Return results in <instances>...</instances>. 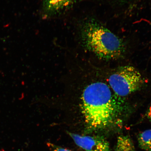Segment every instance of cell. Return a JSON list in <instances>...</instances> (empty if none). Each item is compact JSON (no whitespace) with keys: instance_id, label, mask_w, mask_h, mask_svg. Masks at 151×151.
I'll return each mask as SVG.
<instances>
[{"instance_id":"1","label":"cell","mask_w":151,"mask_h":151,"mask_svg":"<svg viewBox=\"0 0 151 151\" xmlns=\"http://www.w3.org/2000/svg\"><path fill=\"white\" fill-rule=\"evenodd\" d=\"M82 100L86 133L106 129L115 124L118 105L106 84L98 82L89 85L84 90Z\"/></svg>"},{"instance_id":"2","label":"cell","mask_w":151,"mask_h":151,"mask_svg":"<svg viewBox=\"0 0 151 151\" xmlns=\"http://www.w3.org/2000/svg\"><path fill=\"white\" fill-rule=\"evenodd\" d=\"M80 31L84 48L101 59H118L125 54L126 46L124 41L95 19L85 21Z\"/></svg>"},{"instance_id":"3","label":"cell","mask_w":151,"mask_h":151,"mask_svg":"<svg viewBox=\"0 0 151 151\" xmlns=\"http://www.w3.org/2000/svg\"><path fill=\"white\" fill-rule=\"evenodd\" d=\"M109 83L117 95L125 97L139 90L144 83L141 73L132 66H122L112 73Z\"/></svg>"},{"instance_id":"4","label":"cell","mask_w":151,"mask_h":151,"mask_svg":"<svg viewBox=\"0 0 151 151\" xmlns=\"http://www.w3.org/2000/svg\"><path fill=\"white\" fill-rule=\"evenodd\" d=\"M75 144L85 151H111L108 141L99 135H80L68 132Z\"/></svg>"},{"instance_id":"5","label":"cell","mask_w":151,"mask_h":151,"mask_svg":"<svg viewBox=\"0 0 151 151\" xmlns=\"http://www.w3.org/2000/svg\"><path fill=\"white\" fill-rule=\"evenodd\" d=\"M78 0H45L43 9L47 15L51 16L61 12Z\"/></svg>"},{"instance_id":"6","label":"cell","mask_w":151,"mask_h":151,"mask_svg":"<svg viewBox=\"0 0 151 151\" xmlns=\"http://www.w3.org/2000/svg\"><path fill=\"white\" fill-rule=\"evenodd\" d=\"M114 151H136L133 142L128 135H120L118 137Z\"/></svg>"},{"instance_id":"7","label":"cell","mask_w":151,"mask_h":151,"mask_svg":"<svg viewBox=\"0 0 151 151\" xmlns=\"http://www.w3.org/2000/svg\"><path fill=\"white\" fill-rule=\"evenodd\" d=\"M137 141L139 148L146 151H151V129L146 130L139 134Z\"/></svg>"},{"instance_id":"8","label":"cell","mask_w":151,"mask_h":151,"mask_svg":"<svg viewBox=\"0 0 151 151\" xmlns=\"http://www.w3.org/2000/svg\"><path fill=\"white\" fill-rule=\"evenodd\" d=\"M47 145L51 151H73L51 142H47Z\"/></svg>"},{"instance_id":"9","label":"cell","mask_w":151,"mask_h":151,"mask_svg":"<svg viewBox=\"0 0 151 151\" xmlns=\"http://www.w3.org/2000/svg\"><path fill=\"white\" fill-rule=\"evenodd\" d=\"M147 116L149 119L151 120V106L149 108L148 113H147Z\"/></svg>"},{"instance_id":"10","label":"cell","mask_w":151,"mask_h":151,"mask_svg":"<svg viewBox=\"0 0 151 151\" xmlns=\"http://www.w3.org/2000/svg\"><path fill=\"white\" fill-rule=\"evenodd\" d=\"M0 151H11L10 150H9L6 149H5L4 148H2L0 149Z\"/></svg>"}]
</instances>
